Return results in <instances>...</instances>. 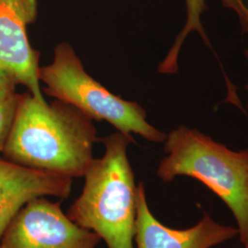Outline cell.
Wrapping results in <instances>:
<instances>
[{
	"mask_svg": "<svg viewBox=\"0 0 248 248\" xmlns=\"http://www.w3.org/2000/svg\"><path fill=\"white\" fill-rule=\"evenodd\" d=\"M92 120L78 108L55 100L42 102L20 95L5 144V159L29 169L69 177H84L98 142Z\"/></svg>",
	"mask_w": 248,
	"mask_h": 248,
	"instance_id": "cell-1",
	"label": "cell"
},
{
	"mask_svg": "<svg viewBox=\"0 0 248 248\" xmlns=\"http://www.w3.org/2000/svg\"><path fill=\"white\" fill-rule=\"evenodd\" d=\"M99 141L104 154L90 164L82 192L66 214L107 248H134L138 185L127 154L133 136L117 132Z\"/></svg>",
	"mask_w": 248,
	"mask_h": 248,
	"instance_id": "cell-2",
	"label": "cell"
},
{
	"mask_svg": "<svg viewBox=\"0 0 248 248\" xmlns=\"http://www.w3.org/2000/svg\"><path fill=\"white\" fill-rule=\"evenodd\" d=\"M164 143L157 177L195 178L218 196L232 213L241 243H248V148L232 151L197 129L179 125Z\"/></svg>",
	"mask_w": 248,
	"mask_h": 248,
	"instance_id": "cell-3",
	"label": "cell"
},
{
	"mask_svg": "<svg viewBox=\"0 0 248 248\" xmlns=\"http://www.w3.org/2000/svg\"><path fill=\"white\" fill-rule=\"evenodd\" d=\"M39 80L47 95L78 108L92 121H105L120 133L138 134L149 142H164L167 138L147 122L141 105L116 96L89 76L67 43L54 48L53 62L40 67Z\"/></svg>",
	"mask_w": 248,
	"mask_h": 248,
	"instance_id": "cell-4",
	"label": "cell"
},
{
	"mask_svg": "<svg viewBox=\"0 0 248 248\" xmlns=\"http://www.w3.org/2000/svg\"><path fill=\"white\" fill-rule=\"evenodd\" d=\"M100 238L72 222L61 202L45 197L27 203L0 238V248H96Z\"/></svg>",
	"mask_w": 248,
	"mask_h": 248,
	"instance_id": "cell-5",
	"label": "cell"
},
{
	"mask_svg": "<svg viewBox=\"0 0 248 248\" xmlns=\"http://www.w3.org/2000/svg\"><path fill=\"white\" fill-rule=\"evenodd\" d=\"M38 0H0V65L17 85L45 102L39 80V53L29 42L27 28L35 21Z\"/></svg>",
	"mask_w": 248,
	"mask_h": 248,
	"instance_id": "cell-6",
	"label": "cell"
},
{
	"mask_svg": "<svg viewBox=\"0 0 248 248\" xmlns=\"http://www.w3.org/2000/svg\"><path fill=\"white\" fill-rule=\"evenodd\" d=\"M237 235V228L221 224L204 212L202 219L190 228H169L152 213L144 185L138 184L134 248H213Z\"/></svg>",
	"mask_w": 248,
	"mask_h": 248,
	"instance_id": "cell-7",
	"label": "cell"
},
{
	"mask_svg": "<svg viewBox=\"0 0 248 248\" xmlns=\"http://www.w3.org/2000/svg\"><path fill=\"white\" fill-rule=\"evenodd\" d=\"M73 178L0 159V238L18 212L41 197L67 199Z\"/></svg>",
	"mask_w": 248,
	"mask_h": 248,
	"instance_id": "cell-8",
	"label": "cell"
},
{
	"mask_svg": "<svg viewBox=\"0 0 248 248\" xmlns=\"http://www.w3.org/2000/svg\"><path fill=\"white\" fill-rule=\"evenodd\" d=\"M222 5L233 11L240 23L243 21L245 13L248 9V0H221ZM186 22L182 31L177 36L175 43L171 47L165 59L160 62L158 66V72L161 74H175L178 70L177 60L182 45L184 44L186 37L191 32L197 31L204 43L210 46V42L207 34L204 31L202 23V15L207 9L206 0H186Z\"/></svg>",
	"mask_w": 248,
	"mask_h": 248,
	"instance_id": "cell-9",
	"label": "cell"
},
{
	"mask_svg": "<svg viewBox=\"0 0 248 248\" xmlns=\"http://www.w3.org/2000/svg\"><path fill=\"white\" fill-rule=\"evenodd\" d=\"M20 95L0 98V155L3 153L18 109Z\"/></svg>",
	"mask_w": 248,
	"mask_h": 248,
	"instance_id": "cell-10",
	"label": "cell"
},
{
	"mask_svg": "<svg viewBox=\"0 0 248 248\" xmlns=\"http://www.w3.org/2000/svg\"><path fill=\"white\" fill-rule=\"evenodd\" d=\"M17 83L8 72L0 65V98H8L16 93Z\"/></svg>",
	"mask_w": 248,
	"mask_h": 248,
	"instance_id": "cell-11",
	"label": "cell"
},
{
	"mask_svg": "<svg viewBox=\"0 0 248 248\" xmlns=\"http://www.w3.org/2000/svg\"><path fill=\"white\" fill-rule=\"evenodd\" d=\"M240 25H241V28H242V31H243V33H247L248 35V9H247V11H246V13H245V17H244V19H243V21L240 23ZM245 54H246V56H247V58H248V49L246 50V52H245ZM246 90L248 91V84L246 86Z\"/></svg>",
	"mask_w": 248,
	"mask_h": 248,
	"instance_id": "cell-12",
	"label": "cell"
},
{
	"mask_svg": "<svg viewBox=\"0 0 248 248\" xmlns=\"http://www.w3.org/2000/svg\"><path fill=\"white\" fill-rule=\"evenodd\" d=\"M245 248H248V244H246V245H245Z\"/></svg>",
	"mask_w": 248,
	"mask_h": 248,
	"instance_id": "cell-13",
	"label": "cell"
}]
</instances>
